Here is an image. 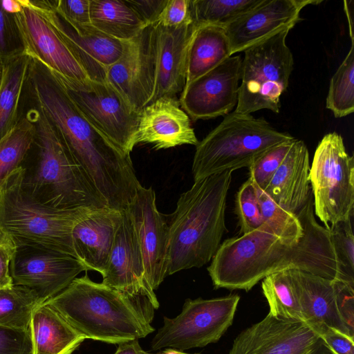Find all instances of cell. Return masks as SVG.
Segmentation results:
<instances>
[{"label": "cell", "instance_id": "1", "mask_svg": "<svg viewBox=\"0 0 354 354\" xmlns=\"http://www.w3.org/2000/svg\"><path fill=\"white\" fill-rule=\"evenodd\" d=\"M296 215L303 227L297 243L279 237L265 223L224 241L207 268L214 288L249 291L268 275L288 270L354 285L337 257L329 228L315 219L312 194Z\"/></svg>", "mask_w": 354, "mask_h": 354}, {"label": "cell", "instance_id": "2", "mask_svg": "<svg viewBox=\"0 0 354 354\" xmlns=\"http://www.w3.org/2000/svg\"><path fill=\"white\" fill-rule=\"evenodd\" d=\"M22 105L36 107L44 113L108 207L117 211L128 208L140 185L130 155L98 130L58 77L31 57Z\"/></svg>", "mask_w": 354, "mask_h": 354}, {"label": "cell", "instance_id": "3", "mask_svg": "<svg viewBox=\"0 0 354 354\" xmlns=\"http://www.w3.org/2000/svg\"><path fill=\"white\" fill-rule=\"evenodd\" d=\"M44 303L85 339L120 344L155 330L151 325L154 308L146 297L95 282L87 274L76 277Z\"/></svg>", "mask_w": 354, "mask_h": 354}, {"label": "cell", "instance_id": "4", "mask_svg": "<svg viewBox=\"0 0 354 354\" xmlns=\"http://www.w3.org/2000/svg\"><path fill=\"white\" fill-rule=\"evenodd\" d=\"M35 125L34 141L21 167V186L34 200L58 209L107 207L44 113L22 106Z\"/></svg>", "mask_w": 354, "mask_h": 354}, {"label": "cell", "instance_id": "5", "mask_svg": "<svg viewBox=\"0 0 354 354\" xmlns=\"http://www.w3.org/2000/svg\"><path fill=\"white\" fill-rule=\"evenodd\" d=\"M232 171L194 181L171 215L167 277L201 268L212 259L227 228L225 222Z\"/></svg>", "mask_w": 354, "mask_h": 354}, {"label": "cell", "instance_id": "6", "mask_svg": "<svg viewBox=\"0 0 354 354\" xmlns=\"http://www.w3.org/2000/svg\"><path fill=\"white\" fill-rule=\"evenodd\" d=\"M295 138L277 131L263 118L232 111L196 146L194 181L248 168L268 150Z\"/></svg>", "mask_w": 354, "mask_h": 354}, {"label": "cell", "instance_id": "7", "mask_svg": "<svg viewBox=\"0 0 354 354\" xmlns=\"http://www.w3.org/2000/svg\"><path fill=\"white\" fill-rule=\"evenodd\" d=\"M91 209H58L39 203L22 189L19 167L0 188V232L15 244L37 245L76 257L72 231Z\"/></svg>", "mask_w": 354, "mask_h": 354}, {"label": "cell", "instance_id": "8", "mask_svg": "<svg viewBox=\"0 0 354 354\" xmlns=\"http://www.w3.org/2000/svg\"><path fill=\"white\" fill-rule=\"evenodd\" d=\"M285 29L244 50L235 111L251 114L280 110V97L287 90L293 70V55L286 44Z\"/></svg>", "mask_w": 354, "mask_h": 354}, {"label": "cell", "instance_id": "9", "mask_svg": "<svg viewBox=\"0 0 354 354\" xmlns=\"http://www.w3.org/2000/svg\"><path fill=\"white\" fill-rule=\"evenodd\" d=\"M314 214L329 228L353 218L354 212V158L343 138L326 134L317 145L309 171Z\"/></svg>", "mask_w": 354, "mask_h": 354}, {"label": "cell", "instance_id": "10", "mask_svg": "<svg viewBox=\"0 0 354 354\" xmlns=\"http://www.w3.org/2000/svg\"><path fill=\"white\" fill-rule=\"evenodd\" d=\"M239 300L238 295L187 299L178 315L164 317L163 325L151 341L152 350L184 351L216 342L232 325Z\"/></svg>", "mask_w": 354, "mask_h": 354}, {"label": "cell", "instance_id": "11", "mask_svg": "<svg viewBox=\"0 0 354 354\" xmlns=\"http://www.w3.org/2000/svg\"><path fill=\"white\" fill-rule=\"evenodd\" d=\"M53 73L84 116L118 149L130 155L140 112L106 80L79 82Z\"/></svg>", "mask_w": 354, "mask_h": 354}, {"label": "cell", "instance_id": "12", "mask_svg": "<svg viewBox=\"0 0 354 354\" xmlns=\"http://www.w3.org/2000/svg\"><path fill=\"white\" fill-rule=\"evenodd\" d=\"M228 354L335 353L316 327L269 313L236 337Z\"/></svg>", "mask_w": 354, "mask_h": 354}, {"label": "cell", "instance_id": "13", "mask_svg": "<svg viewBox=\"0 0 354 354\" xmlns=\"http://www.w3.org/2000/svg\"><path fill=\"white\" fill-rule=\"evenodd\" d=\"M15 245L10 263L13 284L34 290L44 302L64 290L79 274L88 271L69 254L37 245Z\"/></svg>", "mask_w": 354, "mask_h": 354}, {"label": "cell", "instance_id": "14", "mask_svg": "<svg viewBox=\"0 0 354 354\" xmlns=\"http://www.w3.org/2000/svg\"><path fill=\"white\" fill-rule=\"evenodd\" d=\"M156 62V28L149 25L133 38L123 41L120 59L106 73V81L140 112L154 92Z\"/></svg>", "mask_w": 354, "mask_h": 354}, {"label": "cell", "instance_id": "15", "mask_svg": "<svg viewBox=\"0 0 354 354\" xmlns=\"http://www.w3.org/2000/svg\"><path fill=\"white\" fill-rule=\"evenodd\" d=\"M50 23L91 80H106L108 68L123 52V41L100 31L92 25L73 28L53 9L50 0H27Z\"/></svg>", "mask_w": 354, "mask_h": 354}, {"label": "cell", "instance_id": "16", "mask_svg": "<svg viewBox=\"0 0 354 354\" xmlns=\"http://www.w3.org/2000/svg\"><path fill=\"white\" fill-rule=\"evenodd\" d=\"M242 58L232 55L210 71L185 85L179 100L193 120L226 115L236 106Z\"/></svg>", "mask_w": 354, "mask_h": 354}, {"label": "cell", "instance_id": "17", "mask_svg": "<svg viewBox=\"0 0 354 354\" xmlns=\"http://www.w3.org/2000/svg\"><path fill=\"white\" fill-rule=\"evenodd\" d=\"M127 209L140 244L147 281L155 290L167 277L168 223L157 208L156 194L151 187L140 184Z\"/></svg>", "mask_w": 354, "mask_h": 354}, {"label": "cell", "instance_id": "18", "mask_svg": "<svg viewBox=\"0 0 354 354\" xmlns=\"http://www.w3.org/2000/svg\"><path fill=\"white\" fill-rule=\"evenodd\" d=\"M317 0H261L259 3L226 26L232 55L260 43L300 21V12Z\"/></svg>", "mask_w": 354, "mask_h": 354}, {"label": "cell", "instance_id": "19", "mask_svg": "<svg viewBox=\"0 0 354 354\" xmlns=\"http://www.w3.org/2000/svg\"><path fill=\"white\" fill-rule=\"evenodd\" d=\"M120 221L106 266L102 273L104 285L131 295L146 297L154 309L159 302L148 284L142 255L128 209L120 211Z\"/></svg>", "mask_w": 354, "mask_h": 354}, {"label": "cell", "instance_id": "20", "mask_svg": "<svg viewBox=\"0 0 354 354\" xmlns=\"http://www.w3.org/2000/svg\"><path fill=\"white\" fill-rule=\"evenodd\" d=\"M21 8L15 15L26 53L51 71L69 80L83 82L91 79L46 19L20 0Z\"/></svg>", "mask_w": 354, "mask_h": 354}, {"label": "cell", "instance_id": "21", "mask_svg": "<svg viewBox=\"0 0 354 354\" xmlns=\"http://www.w3.org/2000/svg\"><path fill=\"white\" fill-rule=\"evenodd\" d=\"M198 142L190 118L176 96L160 97L140 111L134 147L151 144L158 150L183 145L196 146Z\"/></svg>", "mask_w": 354, "mask_h": 354}, {"label": "cell", "instance_id": "22", "mask_svg": "<svg viewBox=\"0 0 354 354\" xmlns=\"http://www.w3.org/2000/svg\"><path fill=\"white\" fill-rule=\"evenodd\" d=\"M155 26L156 79L149 103L164 96L175 97L183 91L186 84L188 47L195 23L178 28Z\"/></svg>", "mask_w": 354, "mask_h": 354}, {"label": "cell", "instance_id": "23", "mask_svg": "<svg viewBox=\"0 0 354 354\" xmlns=\"http://www.w3.org/2000/svg\"><path fill=\"white\" fill-rule=\"evenodd\" d=\"M120 217V211L108 207L93 209L74 226L72 243L75 254L88 270L103 272Z\"/></svg>", "mask_w": 354, "mask_h": 354}, {"label": "cell", "instance_id": "24", "mask_svg": "<svg viewBox=\"0 0 354 354\" xmlns=\"http://www.w3.org/2000/svg\"><path fill=\"white\" fill-rule=\"evenodd\" d=\"M297 290L304 322L327 326L354 337L346 327L337 305V279H328L298 270H288Z\"/></svg>", "mask_w": 354, "mask_h": 354}, {"label": "cell", "instance_id": "25", "mask_svg": "<svg viewBox=\"0 0 354 354\" xmlns=\"http://www.w3.org/2000/svg\"><path fill=\"white\" fill-rule=\"evenodd\" d=\"M310 167L309 153L306 144L295 139L263 191L281 208L297 214L312 194Z\"/></svg>", "mask_w": 354, "mask_h": 354}, {"label": "cell", "instance_id": "26", "mask_svg": "<svg viewBox=\"0 0 354 354\" xmlns=\"http://www.w3.org/2000/svg\"><path fill=\"white\" fill-rule=\"evenodd\" d=\"M29 329L32 354H72L85 339L44 302L34 311Z\"/></svg>", "mask_w": 354, "mask_h": 354}, {"label": "cell", "instance_id": "27", "mask_svg": "<svg viewBox=\"0 0 354 354\" xmlns=\"http://www.w3.org/2000/svg\"><path fill=\"white\" fill-rule=\"evenodd\" d=\"M231 56L230 41L223 27L195 24L187 51L185 85Z\"/></svg>", "mask_w": 354, "mask_h": 354}, {"label": "cell", "instance_id": "28", "mask_svg": "<svg viewBox=\"0 0 354 354\" xmlns=\"http://www.w3.org/2000/svg\"><path fill=\"white\" fill-rule=\"evenodd\" d=\"M30 57L26 53L2 67L0 82V140L8 134L21 117L24 84Z\"/></svg>", "mask_w": 354, "mask_h": 354}, {"label": "cell", "instance_id": "29", "mask_svg": "<svg viewBox=\"0 0 354 354\" xmlns=\"http://www.w3.org/2000/svg\"><path fill=\"white\" fill-rule=\"evenodd\" d=\"M90 19L93 27L122 41L147 26L125 0H90Z\"/></svg>", "mask_w": 354, "mask_h": 354}, {"label": "cell", "instance_id": "30", "mask_svg": "<svg viewBox=\"0 0 354 354\" xmlns=\"http://www.w3.org/2000/svg\"><path fill=\"white\" fill-rule=\"evenodd\" d=\"M44 301L34 290L22 286L0 289V326L28 330L35 309Z\"/></svg>", "mask_w": 354, "mask_h": 354}, {"label": "cell", "instance_id": "31", "mask_svg": "<svg viewBox=\"0 0 354 354\" xmlns=\"http://www.w3.org/2000/svg\"><path fill=\"white\" fill-rule=\"evenodd\" d=\"M262 290L273 316L303 321L298 295L289 271L272 273L262 279Z\"/></svg>", "mask_w": 354, "mask_h": 354}, {"label": "cell", "instance_id": "32", "mask_svg": "<svg viewBox=\"0 0 354 354\" xmlns=\"http://www.w3.org/2000/svg\"><path fill=\"white\" fill-rule=\"evenodd\" d=\"M35 131L32 120L23 113L17 125L0 140V188L21 167L34 141Z\"/></svg>", "mask_w": 354, "mask_h": 354}, {"label": "cell", "instance_id": "33", "mask_svg": "<svg viewBox=\"0 0 354 354\" xmlns=\"http://www.w3.org/2000/svg\"><path fill=\"white\" fill-rule=\"evenodd\" d=\"M343 62L332 76L326 107L337 118L345 117L354 111V39Z\"/></svg>", "mask_w": 354, "mask_h": 354}, {"label": "cell", "instance_id": "34", "mask_svg": "<svg viewBox=\"0 0 354 354\" xmlns=\"http://www.w3.org/2000/svg\"><path fill=\"white\" fill-rule=\"evenodd\" d=\"M261 0H192L196 24H211L225 28L248 12Z\"/></svg>", "mask_w": 354, "mask_h": 354}, {"label": "cell", "instance_id": "35", "mask_svg": "<svg viewBox=\"0 0 354 354\" xmlns=\"http://www.w3.org/2000/svg\"><path fill=\"white\" fill-rule=\"evenodd\" d=\"M254 187L264 223L279 237L297 243L303 235V227L297 216L281 208L263 190Z\"/></svg>", "mask_w": 354, "mask_h": 354}, {"label": "cell", "instance_id": "36", "mask_svg": "<svg viewBox=\"0 0 354 354\" xmlns=\"http://www.w3.org/2000/svg\"><path fill=\"white\" fill-rule=\"evenodd\" d=\"M235 213L240 227V234L251 232L264 223L256 189L250 178L236 193Z\"/></svg>", "mask_w": 354, "mask_h": 354}, {"label": "cell", "instance_id": "37", "mask_svg": "<svg viewBox=\"0 0 354 354\" xmlns=\"http://www.w3.org/2000/svg\"><path fill=\"white\" fill-rule=\"evenodd\" d=\"M26 51L15 15L7 12L0 0V66H3Z\"/></svg>", "mask_w": 354, "mask_h": 354}, {"label": "cell", "instance_id": "38", "mask_svg": "<svg viewBox=\"0 0 354 354\" xmlns=\"http://www.w3.org/2000/svg\"><path fill=\"white\" fill-rule=\"evenodd\" d=\"M295 140L281 143L268 150L248 167L249 178L257 187L262 190L266 188Z\"/></svg>", "mask_w": 354, "mask_h": 354}, {"label": "cell", "instance_id": "39", "mask_svg": "<svg viewBox=\"0 0 354 354\" xmlns=\"http://www.w3.org/2000/svg\"><path fill=\"white\" fill-rule=\"evenodd\" d=\"M352 220L329 227L337 257L346 274L354 279V239Z\"/></svg>", "mask_w": 354, "mask_h": 354}, {"label": "cell", "instance_id": "40", "mask_svg": "<svg viewBox=\"0 0 354 354\" xmlns=\"http://www.w3.org/2000/svg\"><path fill=\"white\" fill-rule=\"evenodd\" d=\"M55 12L73 28L91 25L90 0H51Z\"/></svg>", "mask_w": 354, "mask_h": 354}, {"label": "cell", "instance_id": "41", "mask_svg": "<svg viewBox=\"0 0 354 354\" xmlns=\"http://www.w3.org/2000/svg\"><path fill=\"white\" fill-rule=\"evenodd\" d=\"M194 23L192 0H167L155 25L178 28Z\"/></svg>", "mask_w": 354, "mask_h": 354}, {"label": "cell", "instance_id": "42", "mask_svg": "<svg viewBox=\"0 0 354 354\" xmlns=\"http://www.w3.org/2000/svg\"><path fill=\"white\" fill-rule=\"evenodd\" d=\"M0 354H32L30 329L0 326Z\"/></svg>", "mask_w": 354, "mask_h": 354}, {"label": "cell", "instance_id": "43", "mask_svg": "<svg viewBox=\"0 0 354 354\" xmlns=\"http://www.w3.org/2000/svg\"><path fill=\"white\" fill-rule=\"evenodd\" d=\"M337 305L349 331L354 335V285L337 280Z\"/></svg>", "mask_w": 354, "mask_h": 354}, {"label": "cell", "instance_id": "44", "mask_svg": "<svg viewBox=\"0 0 354 354\" xmlns=\"http://www.w3.org/2000/svg\"><path fill=\"white\" fill-rule=\"evenodd\" d=\"M317 328L335 354H354L353 337L327 326Z\"/></svg>", "mask_w": 354, "mask_h": 354}, {"label": "cell", "instance_id": "45", "mask_svg": "<svg viewBox=\"0 0 354 354\" xmlns=\"http://www.w3.org/2000/svg\"><path fill=\"white\" fill-rule=\"evenodd\" d=\"M147 26L155 25L167 0H125Z\"/></svg>", "mask_w": 354, "mask_h": 354}, {"label": "cell", "instance_id": "46", "mask_svg": "<svg viewBox=\"0 0 354 354\" xmlns=\"http://www.w3.org/2000/svg\"><path fill=\"white\" fill-rule=\"evenodd\" d=\"M15 245L12 239L4 234L0 241V289L13 285L10 273V263L12 257Z\"/></svg>", "mask_w": 354, "mask_h": 354}, {"label": "cell", "instance_id": "47", "mask_svg": "<svg viewBox=\"0 0 354 354\" xmlns=\"http://www.w3.org/2000/svg\"><path fill=\"white\" fill-rule=\"evenodd\" d=\"M114 354H149V353L141 348L138 339H133L118 344Z\"/></svg>", "mask_w": 354, "mask_h": 354}, {"label": "cell", "instance_id": "48", "mask_svg": "<svg viewBox=\"0 0 354 354\" xmlns=\"http://www.w3.org/2000/svg\"><path fill=\"white\" fill-rule=\"evenodd\" d=\"M1 6L9 13L17 14L21 8L20 0H1Z\"/></svg>", "mask_w": 354, "mask_h": 354}, {"label": "cell", "instance_id": "49", "mask_svg": "<svg viewBox=\"0 0 354 354\" xmlns=\"http://www.w3.org/2000/svg\"><path fill=\"white\" fill-rule=\"evenodd\" d=\"M344 10L346 15V17L348 19V27H349V35L351 39H354V33H353V13L352 10L349 6V1H344Z\"/></svg>", "mask_w": 354, "mask_h": 354}, {"label": "cell", "instance_id": "50", "mask_svg": "<svg viewBox=\"0 0 354 354\" xmlns=\"http://www.w3.org/2000/svg\"><path fill=\"white\" fill-rule=\"evenodd\" d=\"M149 354H153V353H149ZM155 354H199V353H187L184 352L183 351H180V350H177L175 348H168L162 351H160V352H159L158 353H155Z\"/></svg>", "mask_w": 354, "mask_h": 354}, {"label": "cell", "instance_id": "51", "mask_svg": "<svg viewBox=\"0 0 354 354\" xmlns=\"http://www.w3.org/2000/svg\"><path fill=\"white\" fill-rule=\"evenodd\" d=\"M3 236H4V233L0 232V241L2 240Z\"/></svg>", "mask_w": 354, "mask_h": 354}, {"label": "cell", "instance_id": "52", "mask_svg": "<svg viewBox=\"0 0 354 354\" xmlns=\"http://www.w3.org/2000/svg\"><path fill=\"white\" fill-rule=\"evenodd\" d=\"M1 73H2V67L0 66V82L1 79Z\"/></svg>", "mask_w": 354, "mask_h": 354}]
</instances>
